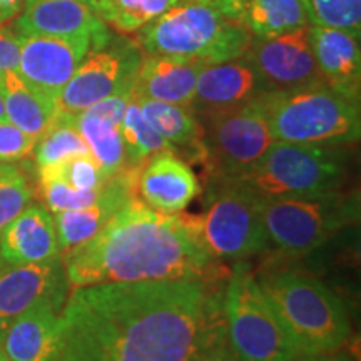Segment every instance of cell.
I'll list each match as a JSON object with an SVG mask.
<instances>
[{"label": "cell", "instance_id": "cell-1", "mask_svg": "<svg viewBox=\"0 0 361 361\" xmlns=\"http://www.w3.org/2000/svg\"><path fill=\"white\" fill-rule=\"evenodd\" d=\"M214 298L207 279L78 286L44 361H186Z\"/></svg>", "mask_w": 361, "mask_h": 361}, {"label": "cell", "instance_id": "cell-2", "mask_svg": "<svg viewBox=\"0 0 361 361\" xmlns=\"http://www.w3.org/2000/svg\"><path fill=\"white\" fill-rule=\"evenodd\" d=\"M74 288L106 283L207 279L213 261L188 214H166L130 200L89 241L66 252Z\"/></svg>", "mask_w": 361, "mask_h": 361}, {"label": "cell", "instance_id": "cell-3", "mask_svg": "<svg viewBox=\"0 0 361 361\" xmlns=\"http://www.w3.org/2000/svg\"><path fill=\"white\" fill-rule=\"evenodd\" d=\"M256 281L303 356L335 353L348 341L345 305L322 281L293 269L263 271Z\"/></svg>", "mask_w": 361, "mask_h": 361}, {"label": "cell", "instance_id": "cell-4", "mask_svg": "<svg viewBox=\"0 0 361 361\" xmlns=\"http://www.w3.org/2000/svg\"><path fill=\"white\" fill-rule=\"evenodd\" d=\"M135 35L147 56L194 59L204 64L241 57L252 39L213 0H180Z\"/></svg>", "mask_w": 361, "mask_h": 361}, {"label": "cell", "instance_id": "cell-5", "mask_svg": "<svg viewBox=\"0 0 361 361\" xmlns=\"http://www.w3.org/2000/svg\"><path fill=\"white\" fill-rule=\"evenodd\" d=\"M274 141L319 146H346L360 139V104L326 84L264 92L256 97Z\"/></svg>", "mask_w": 361, "mask_h": 361}, {"label": "cell", "instance_id": "cell-6", "mask_svg": "<svg viewBox=\"0 0 361 361\" xmlns=\"http://www.w3.org/2000/svg\"><path fill=\"white\" fill-rule=\"evenodd\" d=\"M340 147L274 141L252 168L231 180L259 201L340 189L346 173Z\"/></svg>", "mask_w": 361, "mask_h": 361}, {"label": "cell", "instance_id": "cell-7", "mask_svg": "<svg viewBox=\"0 0 361 361\" xmlns=\"http://www.w3.org/2000/svg\"><path fill=\"white\" fill-rule=\"evenodd\" d=\"M261 218L269 245L284 255L301 256L358 223L360 197L333 189L266 200L261 201Z\"/></svg>", "mask_w": 361, "mask_h": 361}, {"label": "cell", "instance_id": "cell-8", "mask_svg": "<svg viewBox=\"0 0 361 361\" xmlns=\"http://www.w3.org/2000/svg\"><path fill=\"white\" fill-rule=\"evenodd\" d=\"M226 331L241 361L303 358L261 291L246 261L234 264L223 295Z\"/></svg>", "mask_w": 361, "mask_h": 361}, {"label": "cell", "instance_id": "cell-9", "mask_svg": "<svg viewBox=\"0 0 361 361\" xmlns=\"http://www.w3.org/2000/svg\"><path fill=\"white\" fill-rule=\"evenodd\" d=\"M189 219L202 247L214 259L243 261L269 247L261 201L231 179L213 178L204 209Z\"/></svg>", "mask_w": 361, "mask_h": 361}, {"label": "cell", "instance_id": "cell-10", "mask_svg": "<svg viewBox=\"0 0 361 361\" xmlns=\"http://www.w3.org/2000/svg\"><path fill=\"white\" fill-rule=\"evenodd\" d=\"M202 146L211 178L231 179L258 162L273 146L268 119L258 101L204 117Z\"/></svg>", "mask_w": 361, "mask_h": 361}, {"label": "cell", "instance_id": "cell-11", "mask_svg": "<svg viewBox=\"0 0 361 361\" xmlns=\"http://www.w3.org/2000/svg\"><path fill=\"white\" fill-rule=\"evenodd\" d=\"M141 62V47L126 39L116 40L114 35L101 47L90 49L59 94L57 116H78L134 82Z\"/></svg>", "mask_w": 361, "mask_h": 361}, {"label": "cell", "instance_id": "cell-12", "mask_svg": "<svg viewBox=\"0 0 361 361\" xmlns=\"http://www.w3.org/2000/svg\"><path fill=\"white\" fill-rule=\"evenodd\" d=\"M261 90L284 92L324 84L308 40V27L274 37H252L246 52Z\"/></svg>", "mask_w": 361, "mask_h": 361}, {"label": "cell", "instance_id": "cell-13", "mask_svg": "<svg viewBox=\"0 0 361 361\" xmlns=\"http://www.w3.org/2000/svg\"><path fill=\"white\" fill-rule=\"evenodd\" d=\"M64 261L6 264L0 271V335L13 319L42 303H66Z\"/></svg>", "mask_w": 361, "mask_h": 361}, {"label": "cell", "instance_id": "cell-14", "mask_svg": "<svg viewBox=\"0 0 361 361\" xmlns=\"http://www.w3.org/2000/svg\"><path fill=\"white\" fill-rule=\"evenodd\" d=\"M17 34L51 35L90 49L101 47L114 35L87 0H24Z\"/></svg>", "mask_w": 361, "mask_h": 361}, {"label": "cell", "instance_id": "cell-15", "mask_svg": "<svg viewBox=\"0 0 361 361\" xmlns=\"http://www.w3.org/2000/svg\"><path fill=\"white\" fill-rule=\"evenodd\" d=\"M19 35V66L17 72L25 82L57 101L59 94L69 82L89 45L37 34Z\"/></svg>", "mask_w": 361, "mask_h": 361}, {"label": "cell", "instance_id": "cell-16", "mask_svg": "<svg viewBox=\"0 0 361 361\" xmlns=\"http://www.w3.org/2000/svg\"><path fill=\"white\" fill-rule=\"evenodd\" d=\"M142 166H128L123 171L112 176L104 184L101 196L90 206L74 211L54 213L59 250L69 252L89 241L94 234L101 231L104 224L114 216L121 207H124L130 200L137 196L139 174Z\"/></svg>", "mask_w": 361, "mask_h": 361}, {"label": "cell", "instance_id": "cell-17", "mask_svg": "<svg viewBox=\"0 0 361 361\" xmlns=\"http://www.w3.org/2000/svg\"><path fill=\"white\" fill-rule=\"evenodd\" d=\"M263 94L259 80L245 56L207 64L197 75L196 89L188 109L197 119L231 111Z\"/></svg>", "mask_w": 361, "mask_h": 361}, {"label": "cell", "instance_id": "cell-18", "mask_svg": "<svg viewBox=\"0 0 361 361\" xmlns=\"http://www.w3.org/2000/svg\"><path fill=\"white\" fill-rule=\"evenodd\" d=\"M308 40L324 84L350 101L360 104V37L345 30L308 25Z\"/></svg>", "mask_w": 361, "mask_h": 361}, {"label": "cell", "instance_id": "cell-19", "mask_svg": "<svg viewBox=\"0 0 361 361\" xmlns=\"http://www.w3.org/2000/svg\"><path fill=\"white\" fill-rule=\"evenodd\" d=\"M200 192V179L191 166L173 152L152 157L139 174V200L159 213H183Z\"/></svg>", "mask_w": 361, "mask_h": 361}, {"label": "cell", "instance_id": "cell-20", "mask_svg": "<svg viewBox=\"0 0 361 361\" xmlns=\"http://www.w3.org/2000/svg\"><path fill=\"white\" fill-rule=\"evenodd\" d=\"M204 66H207L204 62L184 57H142L135 78L134 97L189 107L196 89L197 75Z\"/></svg>", "mask_w": 361, "mask_h": 361}, {"label": "cell", "instance_id": "cell-21", "mask_svg": "<svg viewBox=\"0 0 361 361\" xmlns=\"http://www.w3.org/2000/svg\"><path fill=\"white\" fill-rule=\"evenodd\" d=\"M52 214L40 206H27L0 233V255L7 264L40 263L59 256Z\"/></svg>", "mask_w": 361, "mask_h": 361}, {"label": "cell", "instance_id": "cell-22", "mask_svg": "<svg viewBox=\"0 0 361 361\" xmlns=\"http://www.w3.org/2000/svg\"><path fill=\"white\" fill-rule=\"evenodd\" d=\"M251 37H274L308 27L301 0H213Z\"/></svg>", "mask_w": 361, "mask_h": 361}, {"label": "cell", "instance_id": "cell-23", "mask_svg": "<svg viewBox=\"0 0 361 361\" xmlns=\"http://www.w3.org/2000/svg\"><path fill=\"white\" fill-rule=\"evenodd\" d=\"M62 306L42 303L25 311L4 329L0 335V350L8 361L45 360L56 335Z\"/></svg>", "mask_w": 361, "mask_h": 361}, {"label": "cell", "instance_id": "cell-24", "mask_svg": "<svg viewBox=\"0 0 361 361\" xmlns=\"http://www.w3.org/2000/svg\"><path fill=\"white\" fill-rule=\"evenodd\" d=\"M0 92L8 123L34 139H39L56 121V101L25 82L17 71L0 72Z\"/></svg>", "mask_w": 361, "mask_h": 361}, {"label": "cell", "instance_id": "cell-25", "mask_svg": "<svg viewBox=\"0 0 361 361\" xmlns=\"http://www.w3.org/2000/svg\"><path fill=\"white\" fill-rule=\"evenodd\" d=\"M135 99V97H134ZM149 126L176 149V154L188 152L197 162L204 161L202 146V123L188 107L178 104L135 99Z\"/></svg>", "mask_w": 361, "mask_h": 361}, {"label": "cell", "instance_id": "cell-26", "mask_svg": "<svg viewBox=\"0 0 361 361\" xmlns=\"http://www.w3.org/2000/svg\"><path fill=\"white\" fill-rule=\"evenodd\" d=\"M72 121L87 144L90 156L99 162L107 178H112L126 168V152L119 124L111 123L89 109L74 116Z\"/></svg>", "mask_w": 361, "mask_h": 361}, {"label": "cell", "instance_id": "cell-27", "mask_svg": "<svg viewBox=\"0 0 361 361\" xmlns=\"http://www.w3.org/2000/svg\"><path fill=\"white\" fill-rule=\"evenodd\" d=\"M107 27L128 35L137 34L144 27L159 19L178 6L180 0H87Z\"/></svg>", "mask_w": 361, "mask_h": 361}, {"label": "cell", "instance_id": "cell-28", "mask_svg": "<svg viewBox=\"0 0 361 361\" xmlns=\"http://www.w3.org/2000/svg\"><path fill=\"white\" fill-rule=\"evenodd\" d=\"M121 137H123L126 152V168L128 166H144L152 157L166 154V152L176 154V149L166 139H162L144 119L135 99L130 101L123 121H121Z\"/></svg>", "mask_w": 361, "mask_h": 361}, {"label": "cell", "instance_id": "cell-29", "mask_svg": "<svg viewBox=\"0 0 361 361\" xmlns=\"http://www.w3.org/2000/svg\"><path fill=\"white\" fill-rule=\"evenodd\" d=\"M34 152L37 168L56 164L74 156L90 154L87 144L84 142L72 117L66 116L56 117L51 128L37 139Z\"/></svg>", "mask_w": 361, "mask_h": 361}, {"label": "cell", "instance_id": "cell-30", "mask_svg": "<svg viewBox=\"0 0 361 361\" xmlns=\"http://www.w3.org/2000/svg\"><path fill=\"white\" fill-rule=\"evenodd\" d=\"M223 295H216L197 346L186 361H241L226 331Z\"/></svg>", "mask_w": 361, "mask_h": 361}, {"label": "cell", "instance_id": "cell-31", "mask_svg": "<svg viewBox=\"0 0 361 361\" xmlns=\"http://www.w3.org/2000/svg\"><path fill=\"white\" fill-rule=\"evenodd\" d=\"M308 25L329 27L361 37V0H301Z\"/></svg>", "mask_w": 361, "mask_h": 361}, {"label": "cell", "instance_id": "cell-32", "mask_svg": "<svg viewBox=\"0 0 361 361\" xmlns=\"http://www.w3.org/2000/svg\"><path fill=\"white\" fill-rule=\"evenodd\" d=\"M45 179H61L79 191H94L101 189L111 178H107L92 156L80 154L39 168V180Z\"/></svg>", "mask_w": 361, "mask_h": 361}, {"label": "cell", "instance_id": "cell-33", "mask_svg": "<svg viewBox=\"0 0 361 361\" xmlns=\"http://www.w3.org/2000/svg\"><path fill=\"white\" fill-rule=\"evenodd\" d=\"M32 200L25 176L13 164H8L0 174V233L19 216Z\"/></svg>", "mask_w": 361, "mask_h": 361}, {"label": "cell", "instance_id": "cell-34", "mask_svg": "<svg viewBox=\"0 0 361 361\" xmlns=\"http://www.w3.org/2000/svg\"><path fill=\"white\" fill-rule=\"evenodd\" d=\"M39 184L45 204L52 211V214L90 206L97 201L104 188L94 189V191H79V189H74L61 179L39 180Z\"/></svg>", "mask_w": 361, "mask_h": 361}, {"label": "cell", "instance_id": "cell-35", "mask_svg": "<svg viewBox=\"0 0 361 361\" xmlns=\"http://www.w3.org/2000/svg\"><path fill=\"white\" fill-rule=\"evenodd\" d=\"M35 142L37 139L25 134L8 121L0 123V162L4 164H12L29 157L34 152Z\"/></svg>", "mask_w": 361, "mask_h": 361}, {"label": "cell", "instance_id": "cell-36", "mask_svg": "<svg viewBox=\"0 0 361 361\" xmlns=\"http://www.w3.org/2000/svg\"><path fill=\"white\" fill-rule=\"evenodd\" d=\"M134 87L135 80L128 85H124L123 89H119L112 96L102 99L97 104H94L92 107H89V111H92L94 114L104 117V119L111 121V123L119 124L123 121L124 112L128 109L130 101L134 99Z\"/></svg>", "mask_w": 361, "mask_h": 361}, {"label": "cell", "instance_id": "cell-37", "mask_svg": "<svg viewBox=\"0 0 361 361\" xmlns=\"http://www.w3.org/2000/svg\"><path fill=\"white\" fill-rule=\"evenodd\" d=\"M19 35L12 30L0 29V72L17 71L19 66Z\"/></svg>", "mask_w": 361, "mask_h": 361}, {"label": "cell", "instance_id": "cell-38", "mask_svg": "<svg viewBox=\"0 0 361 361\" xmlns=\"http://www.w3.org/2000/svg\"><path fill=\"white\" fill-rule=\"evenodd\" d=\"M24 0H0V25L20 13Z\"/></svg>", "mask_w": 361, "mask_h": 361}, {"label": "cell", "instance_id": "cell-39", "mask_svg": "<svg viewBox=\"0 0 361 361\" xmlns=\"http://www.w3.org/2000/svg\"><path fill=\"white\" fill-rule=\"evenodd\" d=\"M298 361H350L343 356H329V355H314V356H303Z\"/></svg>", "mask_w": 361, "mask_h": 361}, {"label": "cell", "instance_id": "cell-40", "mask_svg": "<svg viewBox=\"0 0 361 361\" xmlns=\"http://www.w3.org/2000/svg\"><path fill=\"white\" fill-rule=\"evenodd\" d=\"M2 121H7L6 117V107H4V97H2V92H0V123Z\"/></svg>", "mask_w": 361, "mask_h": 361}, {"label": "cell", "instance_id": "cell-41", "mask_svg": "<svg viewBox=\"0 0 361 361\" xmlns=\"http://www.w3.org/2000/svg\"><path fill=\"white\" fill-rule=\"evenodd\" d=\"M7 263H6V261H4V258H2V255H0V271H2L4 269V266H6Z\"/></svg>", "mask_w": 361, "mask_h": 361}, {"label": "cell", "instance_id": "cell-42", "mask_svg": "<svg viewBox=\"0 0 361 361\" xmlns=\"http://www.w3.org/2000/svg\"><path fill=\"white\" fill-rule=\"evenodd\" d=\"M0 361H8V358H7L6 355H4L2 350H0Z\"/></svg>", "mask_w": 361, "mask_h": 361}, {"label": "cell", "instance_id": "cell-43", "mask_svg": "<svg viewBox=\"0 0 361 361\" xmlns=\"http://www.w3.org/2000/svg\"><path fill=\"white\" fill-rule=\"evenodd\" d=\"M7 166H8V164H4V162H0V174H2L4 171H6Z\"/></svg>", "mask_w": 361, "mask_h": 361}]
</instances>
